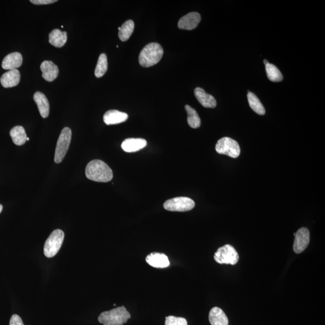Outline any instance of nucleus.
Here are the masks:
<instances>
[{
  "label": "nucleus",
  "mask_w": 325,
  "mask_h": 325,
  "mask_svg": "<svg viewBox=\"0 0 325 325\" xmlns=\"http://www.w3.org/2000/svg\"><path fill=\"white\" fill-rule=\"evenodd\" d=\"M86 176L93 182L107 183L112 180L113 174L106 163L101 160H94L86 166Z\"/></svg>",
  "instance_id": "f257e3e1"
},
{
  "label": "nucleus",
  "mask_w": 325,
  "mask_h": 325,
  "mask_svg": "<svg viewBox=\"0 0 325 325\" xmlns=\"http://www.w3.org/2000/svg\"><path fill=\"white\" fill-rule=\"evenodd\" d=\"M163 53V49L159 44L150 43L141 50L139 62L143 67H151L160 62Z\"/></svg>",
  "instance_id": "f03ea898"
},
{
  "label": "nucleus",
  "mask_w": 325,
  "mask_h": 325,
  "mask_svg": "<svg viewBox=\"0 0 325 325\" xmlns=\"http://www.w3.org/2000/svg\"><path fill=\"white\" fill-rule=\"evenodd\" d=\"M131 318V315L124 306L102 312L98 317L99 323L103 325H123Z\"/></svg>",
  "instance_id": "7ed1b4c3"
},
{
  "label": "nucleus",
  "mask_w": 325,
  "mask_h": 325,
  "mask_svg": "<svg viewBox=\"0 0 325 325\" xmlns=\"http://www.w3.org/2000/svg\"><path fill=\"white\" fill-rule=\"evenodd\" d=\"M65 234L63 231L55 230L49 235L44 245V255L48 258L55 256L62 247Z\"/></svg>",
  "instance_id": "20e7f679"
},
{
  "label": "nucleus",
  "mask_w": 325,
  "mask_h": 325,
  "mask_svg": "<svg viewBox=\"0 0 325 325\" xmlns=\"http://www.w3.org/2000/svg\"><path fill=\"white\" fill-rule=\"evenodd\" d=\"M72 138L71 130L68 127L64 128L57 140L55 148L54 162L60 163L62 162L64 157L67 153L70 145Z\"/></svg>",
  "instance_id": "39448f33"
},
{
  "label": "nucleus",
  "mask_w": 325,
  "mask_h": 325,
  "mask_svg": "<svg viewBox=\"0 0 325 325\" xmlns=\"http://www.w3.org/2000/svg\"><path fill=\"white\" fill-rule=\"evenodd\" d=\"M216 151L219 154L226 155L232 158H237L240 154V148L237 141L225 137L218 141Z\"/></svg>",
  "instance_id": "423d86ee"
},
{
  "label": "nucleus",
  "mask_w": 325,
  "mask_h": 325,
  "mask_svg": "<svg viewBox=\"0 0 325 325\" xmlns=\"http://www.w3.org/2000/svg\"><path fill=\"white\" fill-rule=\"evenodd\" d=\"M214 258L217 263L235 265L239 260V255L234 247L230 244H226L221 247L215 253Z\"/></svg>",
  "instance_id": "0eeeda50"
},
{
  "label": "nucleus",
  "mask_w": 325,
  "mask_h": 325,
  "mask_svg": "<svg viewBox=\"0 0 325 325\" xmlns=\"http://www.w3.org/2000/svg\"><path fill=\"white\" fill-rule=\"evenodd\" d=\"M194 205L193 200L187 197H177L166 201L163 207L170 212H185L192 210Z\"/></svg>",
  "instance_id": "6e6552de"
},
{
  "label": "nucleus",
  "mask_w": 325,
  "mask_h": 325,
  "mask_svg": "<svg viewBox=\"0 0 325 325\" xmlns=\"http://www.w3.org/2000/svg\"><path fill=\"white\" fill-rule=\"evenodd\" d=\"M293 250L296 254L304 251L310 243V232L306 228H301L294 233Z\"/></svg>",
  "instance_id": "1a4fd4ad"
},
{
  "label": "nucleus",
  "mask_w": 325,
  "mask_h": 325,
  "mask_svg": "<svg viewBox=\"0 0 325 325\" xmlns=\"http://www.w3.org/2000/svg\"><path fill=\"white\" fill-rule=\"evenodd\" d=\"M199 13L190 12L180 19L178 27L182 30H191L195 29L201 21Z\"/></svg>",
  "instance_id": "9d476101"
},
{
  "label": "nucleus",
  "mask_w": 325,
  "mask_h": 325,
  "mask_svg": "<svg viewBox=\"0 0 325 325\" xmlns=\"http://www.w3.org/2000/svg\"><path fill=\"white\" fill-rule=\"evenodd\" d=\"M146 262L155 268H166L170 265L168 257L165 254L160 252H152L147 255Z\"/></svg>",
  "instance_id": "9b49d317"
},
{
  "label": "nucleus",
  "mask_w": 325,
  "mask_h": 325,
  "mask_svg": "<svg viewBox=\"0 0 325 325\" xmlns=\"http://www.w3.org/2000/svg\"><path fill=\"white\" fill-rule=\"evenodd\" d=\"M43 77L47 82H51L56 79L59 75V68L51 61H44L41 65Z\"/></svg>",
  "instance_id": "f8f14e48"
},
{
  "label": "nucleus",
  "mask_w": 325,
  "mask_h": 325,
  "mask_svg": "<svg viewBox=\"0 0 325 325\" xmlns=\"http://www.w3.org/2000/svg\"><path fill=\"white\" fill-rule=\"evenodd\" d=\"M20 72L17 69H13L2 75L0 82L4 88H10L17 86L20 82Z\"/></svg>",
  "instance_id": "ddd939ff"
},
{
  "label": "nucleus",
  "mask_w": 325,
  "mask_h": 325,
  "mask_svg": "<svg viewBox=\"0 0 325 325\" xmlns=\"http://www.w3.org/2000/svg\"><path fill=\"white\" fill-rule=\"evenodd\" d=\"M23 63V56L18 52H12L4 57L2 62V68L6 70H13L20 67Z\"/></svg>",
  "instance_id": "4468645a"
},
{
  "label": "nucleus",
  "mask_w": 325,
  "mask_h": 325,
  "mask_svg": "<svg viewBox=\"0 0 325 325\" xmlns=\"http://www.w3.org/2000/svg\"><path fill=\"white\" fill-rule=\"evenodd\" d=\"M129 115L127 113L116 110H108L104 114L103 119L107 126L121 124L127 120Z\"/></svg>",
  "instance_id": "2eb2a0df"
},
{
  "label": "nucleus",
  "mask_w": 325,
  "mask_h": 325,
  "mask_svg": "<svg viewBox=\"0 0 325 325\" xmlns=\"http://www.w3.org/2000/svg\"><path fill=\"white\" fill-rule=\"evenodd\" d=\"M146 141L143 139L129 138L122 143V149L127 152H135L139 151L146 146Z\"/></svg>",
  "instance_id": "dca6fc26"
},
{
  "label": "nucleus",
  "mask_w": 325,
  "mask_h": 325,
  "mask_svg": "<svg viewBox=\"0 0 325 325\" xmlns=\"http://www.w3.org/2000/svg\"><path fill=\"white\" fill-rule=\"evenodd\" d=\"M197 100L202 106L206 108H215L217 102L216 99L212 95L206 93L203 89L196 88L194 91Z\"/></svg>",
  "instance_id": "f3484780"
},
{
  "label": "nucleus",
  "mask_w": 325,
  "mask_h": 325,
  "mask_svg": "<svg viewBox=\"0 0 325 325\" xmlns=\"http://www.w3.org/2000/svg\"><path fill=\"white\" fill-rule=\"evenodd\" d=\"M208 318L212 325H229V324L226 313L220 308H213L210 310Z\"/></svg>",
  "instance_id": "a211bd4d"
},
{
  "label": "nucleus",
  "mask_w": 325,
  "mask_h": 325,
  "mask_svg": "<svg viewBox=\"0 0 325 325\" xmlns=\"http://www.w3.org/2000/svg\"><path fill=\"white\" fill-rule=\"evenodd\" d=\"M33 99L38 105L42 117L43 118L48 117L49 113V104L46 96L40 92H37L34 94Z\"/></svg>",
  "instance_id": "6ab92c4d"
},
{
  "label": "nucleus",
  "mask_w": 325,
  "mask_h": 325,
  "mask_svg": "<svg viewBox=\"0 0 325 325\" xmlns=\"http://www.w3.org/2000/svg\"><path fill=\"white\" fill-rule=\"evenodd\" d=\"M67 41V33L59 29L52 30L49 35V43L57 48L65 46Z\"/></svg>",
  "instance_id": "aec40b11"
},
{
  "label": "nucleus",
  "mask_w": 325,
  "mask_h": 325,
  "mask_svg": "<svg viewBox=\"0 0 325 325\" xmlns=\"http://www.w3.org/2000/svg\"><path fill=\"white\" fill-rule=\"evenodd\" d=\"M10 135L13 143L18 146L23 145L27 141V135L25 129L21 126H16L10 130Z\"/></svg>",
  "instance_id": "412c9836"
},
{
  "label": "nucleus",
  "mask_w": 325,
  "mask_h": 325,
  "mask_svg": "<svg viewBox=\"0 0 325 325\" xmlns=\"http://www.w3.org/2000/svg\"><path fill=\"white\" fill-rule=\"evenodd\" d=\"M135 29V23L132 20H128L118 28L119 38L122 42L129 40Z\"/></svg>",
  "instance_id": "4be33fe9"
},
{
  "label": "nucleus",
  "mask_w": 325,
  "mask_h": 325,
  "mask_svg": "<svg viewBox=\"0 0 325 325\" xmlns=\"http://www.w3.org/2000/svg\"><path fill=\"white\" fill-rule=\"evenodd\" d=\"M185 109L187 113V122L192 129H198L201 126V119L196 111L190 105H186Z\"/></svg>",
  "instance_id": "5701e85b"
},
{
  "label": "nucleus",
  "mask_w": 325,
  "mask_h": 325,
  "mask_svg": "<svg viewBox=\"0 0 325 325\" xmlns=\"http://www.w3.org/2000/svg\"><path fill=\"white\" fill-rule=\"evenodd\" d=\"M248 99L249 102V106L251 107L252 109L258 115H264L266 113L265 107L262 102H260V99L258 97L252 93H250L248 91Z\"/></svg>",
  "instance_id": "b1692460"
},
{
  "label": "nucleus",
  "mask_w": 325,
  "mask_h": 325,
  "mask_svg": "<svg viewBox=\"0 0 325 325\" xmlns=\"http://www.w3.org/2000/svg\"><path fill=\"white\" fill-rule=\"evenodd\" d=\"M266 66V71L267 76L268 79L272 82H281L283 79L281 72L276 65L269 63Z\"/></svg>",
  "instance_id": "393cba45"
},
{
  "label": "nucleus",
  "mask_w": 325,
  "mask_h": 325,
  "mask_svg": "<svg viewBox=\"0 0 325 325\" xmlns=\"http://www.w3.org/2000/svg\"><path fill=\"white\" fill-rule=\"evenodd\" d=\"M108 69L107 57L106 54L103 53L99 55L98 62L95 71V75L97 78H101L104 76Z\"/></svg>",
  "instance_id": "a878e982"
},
{
  "label": "nucleus",
  "mask_w": 325,
  "mask_h": 325,
  "mask_svg": "<svg viewBox=\"0 0 325 325\" xmlns=\"http://www.w3.org/2000/svg\"><path fill=\"white\" fill-rule=\"evenodd\" d=\"M165 325H187V321L183 318L170 316L166 317Z\"/></svg>",
  "instance_id": "bb28decb"
},
{
  "label": "nucleus",
  "mask_w": 325,
  "mask_h": 325,
  "mask_svg": "<svg viewBox=\"0 0 325 325\" xmlns=\"http://www.w3.org/2000/svg\"><path fill=\"white\" fill-rule=\"evenodd\" d=\"M9 325H24L21 318L17 315H13L10 319Z\"/></svg>",
  "instance_id": "cd10ccee"
},
{
  "label": "nucleus",
  "mask_w": 325,
  "mask_h": 325,
  "mask_svg": "<svg viewBox=\"0 0 325 325\" xmlns=\"http://www.w3.org/2000/svg\"><path fill=\"white\" fill-rule=\"evenodd\" d=\"M56 0H31L30 2L36 5H46L54 3Z\"/></svg>",
  "instance_id": "c85d7f7f"
},
{
  "label": "nucleus",
  "mask_w": 325,
  "mask_h": 325,
  "mask_svg": "<svg viewBox=\"0 0 325 325\" xmlns=\"http://www.w3.org/2000/svg\"><path fill=\"white\" fill-rule=\"evenodd\" d=\"M2 208H3V207H2V205L0 204V213H1Z\"/></svg>",
  "instance_id": "c756f323"
},
{
  "label": "nucleus",
  "mask_w": 325,
  "mask_h": 325,
  "mask_svg": "<svg viewBox=\"0 0 325 325\" xmlns=\"http://www.w3.org/2000/svg\"><path fill=\"white\" fill-rule=\"evenodd\" d=\"M269 62H268V60H264V63L265 64V65H267V64H268Z\"/></svg>",
  "instance_id": "7c9ffc66"
},
{
  "label": "nucleus",
  "mask_w": 325,
  "mask_h": 325,
  "mask_svg": "<svg viewBox=\"0 0 325 325\" xmlns=\"http://www.w3.org/2000/svg\"><path fill=\"white\" fill-rule=\"evenodd\" d=\"M27 141H29V140H30V139H29V138H27Z\"/></svg>",
  "instance_id": "2f4dec72"
}]
</instances>
